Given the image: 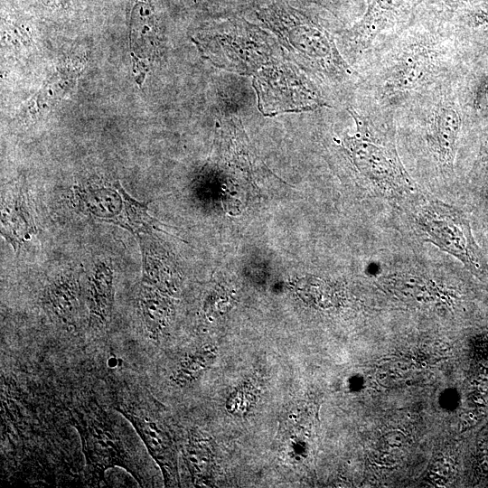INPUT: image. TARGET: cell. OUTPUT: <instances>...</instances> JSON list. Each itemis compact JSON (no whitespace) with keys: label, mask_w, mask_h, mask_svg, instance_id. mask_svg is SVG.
Wrapping results in <instances>:
<instances>
[{"label":"cell","mask_w":488,"mask_h":488,"mask_svg":"<svg viewBox=\"0 0 488 488\" xmlns=\"http://www.w3.org/2000/svg\"><path fill=\"white\" fill-rule=\"evenodd\" d=\"M448 25L435 19L406 26L365 58L360 89L378 107L395 114L417 98L455 78L456 42Z\"/></svg>","instance_id":"1"},{"label":"cell","mask_w":488,"mask_h":488,"mask_svg":"<svg viewBox=\"0 0 488 488\" xmlns=\"http://www.w3.org/2000/svg\"><path fill=\"white\" fill-rule=\"evenodd\" d=\"M363 103L361 109L347 107L354 130L334 140L373 197L406 210L422 193L399 153L396 114Z\"/></svg>","instance_id":"2"},{"label":"cell","mask_w":488,"mask_h":488,"mask_svg":"<svg viewBox=\"0 0 488 488\" xmlns=\"http://www.w3.org/2000/svg\"><path fill=\"white\" fill-rule=\"evenodd\" d=\"M455 78L417 98L396 113L397 132L426 170L444 180L455 175L464 116Z\"/></svg>","instance_id":"3"},{"label":"cell","mask_w":488,"mask_h":488,"mask_svg":"<svg viewBox=\"0 0 488 488\" xmlns=\"http://www.w3.org/2000/svg\"><path fill=\"white\" fill-rule=\"evenodd\" d=\"M294 59L335 91L360 89L363 78L341 54L332 34L316 20L277 0L258 12Z\"/></svg>","instance_id":"4"},{"label":"cell","mask_w":488,"mask_h":488,"mask_svg":"<svg viewBox=\"0 0 488 488\" xmlns=\"http://www.w3.org/2000/svg\"><path fill=\"white\" fill-rule=\"evenodd\" d=\"M406 211L419 239L456 258L478 278L488 277V260L474 238L470 219L461 209L422 194Z\"/></svg>","instance_id":"5"},{"label":"cell","mask_w":488,"mask_h":488,"mask_svg":"<svg viewBox=\"0 0 488 488\" xmlns=\"http://www.w3.org/2000/svg\"><path fill=\"white\" fill-rule=\"evenodd\" d=\"M421 1L368 0L362 18L343 32V51L354 62L365 59L378 44L404 27Z\"/></svg>","instance_id":"6"},{"label":"cell","mask_w":488,"mask_h":488,"mask_svg":"<svg viewBox=\"0 0 488 488\" xmlns=\"http://www.w3.org/2000/svg\"><path fill=\"white\" fill-rule=\"evenodd\" d=\"M211 39L220 47L216 52L221 53L223 64L243 73L255 72L274 59L273 50L265 41L267 35L245 21L221 23Z\"/></svg>","instance_id":"7"},{"label":"cell","mask_w":488,"mask_h":488,"mask_svg":"<svg viewBox=\"0 0 488 488\" xmlns=\"http://www.w3.org/2000/svg\"><path fill=\"white\" fill-rule=\"evenodd\" d=\"M79 196L82 208L99 221L117 224L137 235L149 232L154 224L147 202L130 197L119 183L112 187L88 188Z\"/></svg>","instance_id":"8"},{"label":"cell","mask_w":488,"mask_h":488,"mask_svg":"<svg viewBox=\"0 0 488 488\" xmlns=\"http://www.w3.org/2000/svg\"><path fill=\"white\" fill-rule=\"evenodd\" d=\"M118 410L132 424L149 454L162 470L166 486L179 485V474L175 446L169 433L138 402L118 399Z\"/></svg>","instance_id":"9"},{"label":"cell","mask_w":488,"mask_h":488,"mask_svg":"<svg viewBox=\"0 0 488 488\" xmlns=\"http://www.w3.org/2000/svg\"><path fill=\"white\" fill-rule=\"evenodd\" d=\"M114 303L113 275L105 264L98 265L89 281V324L103 329L110 321Z\"/></svg>","instance_id":"10"},{"label":"cell","mask_w":488,"mask_h":488,"mask_svg":"<svg viewBox=\"0 0 488 488\" xmlns=\"http://www.w3.org/2000/svg\"><path fill=\"white\" fill-rule=\"evenodd\" d=\"M138 306L144 326L154 340H157L168 326L170 305L150 286H144L138 295Z\"/></svg>","instance_id":"11"},{"label":"cell","mask_w":488,"mask_h":488,"mask_svg":"<svg viewBox=\"0 0 488 488\" xmlns=\"http://www.w3.org/2000/svg\"><path fill=\"white\" fill-rule=\"evenodd\" d=\"M184 460L195 484H206L214 469V452L210 441L198 433L190 436Z\"/></svg>","instance_id":"12"},{"label":"cell","mask_w":488,"mask_h":488,"mask_svg":"<svg viewBox=\"0 0 488 488\" xmlns=\"http://www.w3.org/2000/svg\"><path fill=\"white\" fill-rule=\"evenodd\" d=\"M6 209L8 211L3 212L2 216L3 234L16 249L33 233V224L28 219L26 210L19 202L16 201L13 208Z\"/></svg>","instance_id":"13"},{"label":"cell","mask_w":488,"mask_h":488,"mask_svg":"<svg viewBox=\"0 0 488 488\" xmlns=\"http://www.w3.org/2000/svg\"><path fill=\"white\" fill-rule=\"evenodd\" d=\"M212 358L213 352L207 348L187 355L174 371L172 380L179 386L191 384L206 370Z\"/></svg>","instance_id":"14"},{"label":"cell","mask_w":488,"mask_h":488,"mask_svg":"<svg viewBox=\"0 0 488 488\" xmlns=\"http://www.w3.org/2000/svg\"><path fill=\"white\" fill-rule=\"evenodd\" d=\"M76 296L74 288H70L67 284H61L52 286L46 301L57 315L68 318L74 312L77 304Z\"/></svg>","instance_id":"15"},{"label":"cell","mask_w":488,"mask_h":488,"mask_svg":"<svg viewBox=\"0 0 488 488\" xmlns=\"http://www.w3.org/2000/svg\"><path fill=\"white\" fill-rule=\"evenodd\" d=\"M472 105L475 111L488 109V70L477 80L473 92Z\"/></svg>","instance_id":"16"},{"label":"cell","mask_w":488,"mask_h":488,"mask_svg":"<svg viewBox=\"0 0 488 488\" xmlns=\"http://www.w3.org/2000/svg\"><path fill=\"white\" fill-rule=\"evenodd\" d=\"M307 3H314L316 4L331 13H333L334 15H339L341 13H343L346 8L352 7L353 4H355L356 1L360 0H301Z\"/></svg>","instance_id":"17"},{"label":"cell","mask_w":488,"mask_h":488,"mask_svg":"<svg viewBox=\"0 0 488 488\" xmlns=\"http://www.w3.org/2000/svg\"><path fill=\"white\" fill-rule=\"evenodd\" d=\"M486 202H484L483 208H481L479 215V228L481 239L483 241L482 249L488 260V197L485 198Z\"/></svg>","instance_id":"18"},{"label":"cell","mask_w":488,"mask_h":488,"mask_svg":"<svg viewBox=\"0 0 488 488\" xmlns=\"http://www.w3.org/2000/svg\"><path fill=\"white\" fill-rule=\"evenodd\" d=\"M258 0H221V3L225 2V3H230V2H234V3H240V5H251L252 3L254 2H257Z\"/></svg>","instance_id":"19"}]
</instances>
